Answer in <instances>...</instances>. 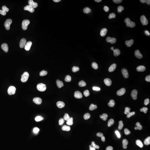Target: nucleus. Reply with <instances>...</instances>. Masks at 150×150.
<instances>
[{"instance_id":"obj_9","label":"nucleus","mask_w":150,"mask_h":150,"mask_svg":"<svg viewBox=\"0 0 150 150\" xmlns=\"http://www.w3.org/2000/svg\"><path fill=\"white\" fill-rule=\"evenodd\" d=\"M95 148V144L93 142H90L86 140L81 144L79 147L80 150H93Z\"/></svg>"},{"instance_id":"obj_11","label":"nucleus","mask_w":150,"mask_h":150,"mask_svg":"<svg viewBox=\"0 0 150 150\" xmlns=\"http://www.w3.org/2000/svg\"><path fill=\"white\" fill-rule=\"evenodd\" d=\"M144 141L146 144L150 145V132L146 134L144 137Z\"/></svg>"},{"instance_id":"obj_8","label":"nucleus","mask_w":150,"mask_h":150,"mask_svg":"<svg viewBox=\"0 0 150 150\" xmlns=\"http://www.w3.org/2000/svg\"><path fill=\"white\" fill-rule=\"evenodd\" d=\"M4 18L6 21L10 23L12 25L16 24L18 21V18L10 11H7L4 14Z\"/></svg>"},{"instance_id":"obj_4","label":"nucleus","mask_w":150,"mask_h":150,"mask_svg":"<svg viewBox=\"0 0 150 150\" xmlns=\"http://www.w3.org/2000/svg\"><path fill=\"white\" fill-rule=\"evenodd\" d=\"M48 19L50 21L57 22L62 26L66 25L69 22L68 17L59 10H55L50 13L48 15Z\"/></svg>"},{"instance_id":"obj_12","label":"nucleus","mask_w":150,"mask_h":150,"mask_svg":"<svg viewBox=\"0 0 150 150\" xmlns=\"http://www.w3.org/2000/svg\"><path fill=\"white\" fill-rule=\"evenodd\" d=\"M44 150H59L56 145H54V144H50L47 146V147Z\"/></svg>"},{"instance_id":"obj_6","label":"nucleus","mask_w":150,"mask_h":150,"mask_svg":"<svg viewBox=\"0 0 150 150\" xmlns=\"http://www.w3.org/2000/svg\"><path fill=\"white\" fill-rule=\"evenodd\" d=\"M2 95L11 105H15L17 100V93L14 87H7L2 91Z\"/></svg>"},{"instance_id":"obj_7","label":"nucleus","mask_w":150,"mask_h":150,"mask_svg":"<svg viewBox=\"0 0 150 150\" xmlns=\"http://www.w3.org/2000/svg\"><path fill=\"white\" fill-rule=\"evenodd\" d=\"M64 89V85L61 82H57L52 86L50 92V98L53 101H57Z\"/></svg>"},{"instance_id":"obj_10","label":"nucleus","mask_w":150,"mask_h":150,"mask_svg":"<svg viewBox=\"0 0 150 150\" xmlns=\"http://www.w3.org/2000/svg\"><path fill=\"white\" fill-rule=\"evenodd\" d=\"M0 28L6 31H11L13 28L12 25L5 20H0Z\"/></svg>"},{"instance_id":"obj_13","label":"nucleus","mask_w":150,"mask_h":150,"mask_svg":"<svg viewBox=\"0 0 150 150\" xmlns=\"http://www.w3.org/2000/svg\"><path fill=\"white\" fill-rule=\"evenodd\" d=\"M106 2L108 4L115 5L120 4V2H122V1L121 0H106Z\"/></svg>"},{"instance_id":"obj_5","label":"nucleus","mask_w":150,"mask_h":150,"mask_svg":"<svg viewBox=\"0 0 150 150\" xmlns=\"http://www.w3.org/2000/svg\"><path fill=\"white\" fill-rule=\"evenodd\" d=\"M53 84V81L50 77H45L40 84L39 92L42 96H46L50 93Z\"/></svg>"},{"instance_id":"obj_3","label":"nucleus","mask_w":150,"mask_h":150,"mask_svg":"<svg viewBox=\"0 0 150 150\" xmlns=\"http://www.w3.org/2000/svg\"><path fill=\"white\" fill-rule=\"evenodd\" d=\"M56 5L58 10L62 12L67 17L72 16L75 14L76 8L74 6L68 4L65 0H59L57 1Z\"/></svg>"},{"instance_id":"obj_2","label":"nucleus","mask_w":150,"mask_h":150,"mask_svg":"<svg viewBox=\"0 0 150 150\" xmlns=\"http://www.w3.org/2000/svg\"><path fill=\"white\" fill-rule=\"evenodd\" d=\"M24 41L21 38H16L12 41L9 46V52L12 59L14 60L19 59L20 51L24 46Z\"/></svg>"},{"instance_id":"obj_1","label":"nucleus","mask_w":150,"mask_h":150,"mask_svg":"<svg viewBox=\"0 0 150 150\" xmlns=\"http://www.w3.org/2000/svg\"><path fill=\"white\" fill-rule=\"evenodd\" d=\"M59 41L55 39L48 40L44 45V56L47 60H52L54 57L55 52L59 48Z\"/></svg>"}]
</instances>
